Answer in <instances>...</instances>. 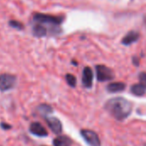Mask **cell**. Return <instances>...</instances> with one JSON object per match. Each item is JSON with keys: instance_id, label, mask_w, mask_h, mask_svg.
<instances>
[{"instance_id": "1", "label": "cell", "mask_w": 146, "mask_h": 146, "mask_svg": "<svg viewBox=\"0 0 146 146\" xmlns=\"http://www.w3.org/2000/svg\"><path fill=\"white\" fill-rule=\"evenodd\" d=\"M104 109L117 121H124L132 113L133 104L127 99L117 97L109 99L105 104Z\"/></svg>"}, {"instance_id": "2", "label": "cell", "mask_w": 146, "mask_h": 146, "mask_svg": "<svg viewBox=\"0 0 146 146\" xmlns=\"http://www.w3.org/2000/svg\"><path fill=\"white\" fill-rule=\"evenodd\" d=\"M64 18L63 16L60 15H47L43 13H34L33 15V21L36 23H39L44 25V27L47 25L49 26L53 33H60L59 26L62 23Z\"/></svg>"}, {"instance_id": "3", "label": "cell", "mask_w": 146, "mask_h": 146, "mask_svg": "<svg viewBox=\"0 0 146 146\" xmlns=\"http://www.w3.org/2000/svg\"><path fill=\"white\" fill-rule=\"evenodd\" d=\"M96 74H97V79L100 82L112 80L115 78L114 71L105 65H97Z\"/></svg>"}, {"instance_id": "4", "label": "cell", "mask_w": 146, "mask_h": 146, "mask_svg": "<svg viewBox=\"0 0 146 146\" xmlns=\"http://www.w3.org/2000/svg\"><path fill=\"white\" fill-rule=\"evenodd\" d=\"M16 83V76L10 74H0V91L6 92L12 89Z\"/></svg>"}, {"instance_id": "5", "label": "cell", "mask_w": 146, "mask_h": 146, "mask_svg": "<svg viewBox=\"0 0 146 146\" xmlns=\"http://www.w3.org/2000/svg\"><path fill=\"white\" fill-rule=\"evenodd\" d=\"M80 135L89 146H101L100 139L94 131L83 129L80 131Z\"/></svg>"}, {"instance_id": "6", "label": "cell", "mask_w": 146, "mask_h": 146, "mask_svg": "<svg viewBox=\"0 0 146 146\" xmlns=\"http://www.w3.org/2000/svg\"><path fill=\"white\" fill-rule=\"evenodd\" d=\"M45 121L48 124L49 127L50 128V130L56 133V134H60L62 131V122L59 121L58 118L56 117H49V116H45Z\"/></svg>"}, {"instance_id": "7", "label": "cell", "mask_w": 146, "mask_h": 146, "mask_svg": "<svg viewBox=\"0 0 146 146\" xmlns=\"http://www.w3.org/2000/svg\"><path fill=\"white\" fill-rule=\"evenodd\" d=\"M29 132L36 137L42 138V137L48 136V133L46 129L39 122H33L29 127Z\"/></svg>"}, {"instance_id": "8", "label": "cell", "mask_w": 146, "mask_h": 146, "mask_svg": "<svg viewBox=\"0 0 146 146\" xmlns=\"http://www.w3.org/2000/svg\"><path fill=\"white\" fill-rule=\"evenodd\" d=\"M93 82V72L90 67H86L82 73V84L86 88H92Z\"/></svg>"}, {"instance_id": "9", "label": "cell", "mask_w": 146, "mask_h": 146, "mask_svg": "<svg viewBox=\"0 0 146 146\" xmlns=\"http://www.w3.org/2000/svg\"><path fill=\"white\" fill-rule=\"evenodd\" d=\"M32 32H33V35L34 37L43 38V37L47 36L48 28L46 27H44V25H42V24L34 22V24L32 27Z\"/></svg>"}, {"instance_id": "10", "label": "cell", "mask_w": 146, "mask_h": 146, "mask_svg": "<svg viewBox=\"0 0 146 146\" xmlns=\"http://www.w3.org/2000/svg\"><path fill=\"white\" fill-rule=\"evenodd\" d=\"M139 33L136 31L128 32L121 39V43L124 45H130L135 42H137L139 38Z\"/></svg>"}, {"instance_id": "11", "label": "cell", "mask_w": 146, "mask_h": 146, "mask_svg": "<svg viewBox=\"0 0 146 146\" xmlns=\"http://www.w3.org/2000/svg\"><path fill=\"white\" fill-rule=\"evenodd\" d=\"M126 89V84L123 82H112L109 84L106 87V90L110 93H117L121 92Z\"/></svg>"}, {"instance_id": "12", "label": "cell", "mask_w": 146, "mask_h": 146, "mask_svg": "<svg viewBox=\"0 0 146 146\" xmlns=\"http://www.w3.org/2000/svg\"><path fill=\"white\" fill-rule=\"evenodd\" d=\"M72 143H73L72 139L65 135L58 136L53 140L54 146H71Z\"/></svg>"}, {"instance_id": "13", "label": "cell", "mask_w": 146, "mask_h": 146, "mask_svg": "<svg viewBox=\"0 0 146 146\" xmlns=\"http://www.w3.org/2000/svg\"><path fill=\"white\" fill-rule=\"evenodd\" d=\"M131 93L135 95V96H138V97H140V96H143L145 95L146 92V87L141 83L139 84H134L131 86Z\"/></svg>"}, {"instance_id": "14", "label": "cell", "mask_w": 146, "mask_h": 146, "mask_svg": "<svg viewBox=\"0 0 146 146\" xmlns=\"http://www.w3.org/2000/svg\"><path fill=\"white\" fill-rule=\"evenodd\" d=\"M38 112L41 115H43L44 117L47 116V115L52 113V111H53L52 107L50 105H49V104H40L38 106Z\"/></svg>"}, {"instance_id": "15", "label": "cell", "mask_w": 146, "mask_h": 146, "mask_svg": "<svg viewBox=\"0 0 146 146\" xmlns=\"http://www.w3.org/2000/svg\"><path fill=\"white\" fill-rule=\"evenodd\" d=\"M65 78H66V81L68 84V86H70L71 87H75L76 83H77V80H76L74 75H73L71 74H67Z\"/></svg>"}, {"instance_id": "16", "label": "cell", "mask_w": 146, "mask_h": 146, "mask_svg": "<svg viewBox=\"0 0 146 146\" xmlns=\"http://www.w3.org/2000/svg\"><path fill=\"white\" fill-rule=\"evenodd\" d=\"M9 25L12 28L17 29V30H23L24 29V25L21 21H15V20H10L9 21Z\"/></svg>"}, {"instance_id": "17", "label": "cell", "mask_w": 146, "mask_h": 146, "mask_svg": "<svg viewBox=\"0 0 146 146\" xmlns=\"http://www.w3.org/2000/svg\"><path fill=\"white\" fill-rule=\"evenodd\" d=\"M139 79L140 80V83L143 84L146 87V73L145 72H142L139 74Z\"/></svg>"}, {"instance_id": "18", "label": "cell", "mask_w": 146, "mask_h": 146, "mask_svg": "<svg viewBox=\"0 0 146 146\" xmlns=\"http://www.w3.org/2000/svg\"><path fill=\"white\" fill-rule=\"evenodd\" d=\"M132 61H133V63L136 66V67H138V66H139V63H140V60H139V57H138V56H134L133 58H132Z\"/></svg>"}, {"instance_id": "19", "label": "cell", "mask_w": 146, "mask_h": 146, "mask_svg": "<svg viewBox=\"0 0 146 146\" xmlns=\"http://www.w3.org/2000/svg\"><path fill=\"white\" fill-rule=\"evenodd\" d=\"M0 126H1V127H2L3 129H4V130L10 129V128L12 127L10 125H9V124H7V123H4V122H2V123L0 124Z\"/></svg>"}, {"instance_id": "20", "label": "cell", "mask_w": 146, "mask_h": 146, "mask_svg": "<svg viewBox=\"0 0 146 146\" xmlns=\"http://www.w3.org/2000/svg\"><path fill=\"white\" fill-rule=\"evenodd\" d=\"M144 23H145V25L146 27V15L144 16Z\"/></svg>"}, {"instance_id": "21", "label": "cell", "mask_w": 146, "mask_h": 146, "mask_svg": "<svg viewBox=\"0 0 146 146\" xmlns=\"http://www.w3.org/2000/svg\"><path fill=\"white\" fill-rule=\"evenodd\" d=\"M42 146H44V145H42Z\"/></svg>"}]
</instances>
